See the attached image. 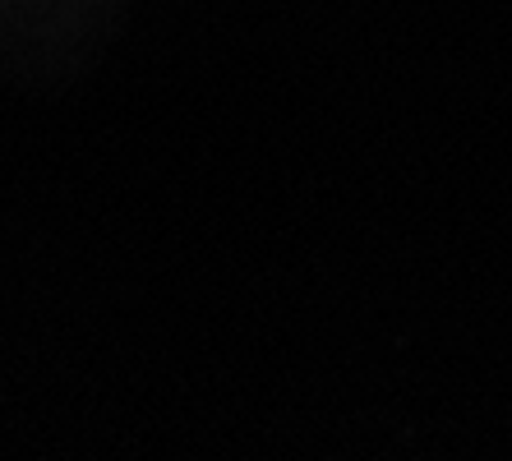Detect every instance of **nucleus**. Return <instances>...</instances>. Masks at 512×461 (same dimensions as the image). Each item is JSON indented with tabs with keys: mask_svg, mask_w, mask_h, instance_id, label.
<instances>
[]
</instances>
